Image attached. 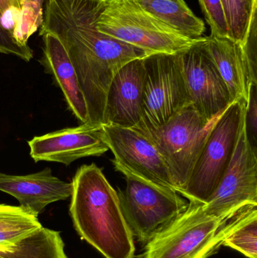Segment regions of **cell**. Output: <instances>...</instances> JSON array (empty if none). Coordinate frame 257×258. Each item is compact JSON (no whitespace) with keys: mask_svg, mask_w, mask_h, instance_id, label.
Wrapping results in <instances>:
<instances>
[{"mask_svg":"<svg viewBox=\"0 0 257 258\" xmlns=\"http://www.w3.org/2000/svg\"><path fill=\"white\" fill-rule=\"evenodd\" d=\"M0 191L15 197L20 207L38 218L48 205L70 198L72 183L57 178L46 168L27 175L0 173Z\"/></svg>","mask_w":257,"mask_h":258,"instance_id":"13","label":"cell"},{"mask_svg":"<svg viewBox=\"0 0 257 258\" xmlns=\"http://www.w3.org/2000/svg\"><path fill=\"white\" fill-rule=\"evenodd\" d=\"M69 215L81 239L105 258H133L134 238L116 189L96 164L83 165L72 180Z\"/></svg>","mask_w":257,"mask_h":258,"instance_id":"1","label":"cell"},{"mask_svg":"<svg viewBox=\"0 0 257 258\" xmlns=\"http://www.w3.org/2000/svg\"><path fill=\"white\" fill-rule=\"evenodd\" d=\"M223 245L257 258V206L244 209L229 221Z\"/></svg>","mask_w":257,"mask_h":258,"instance_id":"19","label":"cell"},{"mask_svg":"<svg viewBox=\"0 0 257 258\" xmlns=\"http://www.w3.org/2000/svg\"><path fill=\"white\" fill-rule=\"evenodd\" d=\"M230 38L240 45L245 43L253 15L256 14L257 0H221Z\"/></svg>","mask_w":257,"mask_h":258,"instance_id":"20","label":"cell"},{"mask_svg":"<svg viewBox=\"0 0 257 258\" xmlns=\"http://www.w3.org/2000/svg\"><path fill=\"white\" fill-rule=\"evenodd\" d=\"M213 36L228 37L229 29L221 0H199Z\"/></svg>","mask_w":257,"mask_h":258,"instance_id":"22","label":"cell"},{"mask_svg":"<svg viewBox=\"0 0 257 258\" xmlns=\"http://www.w3.org/2000/svg\"><path fill=\"white\" fill-rule=\"evenodd\" d=\"M145 68L143 58L124 65L107 92L104 124L135 128L142 117Z\"/></svg>","mask_w":257,"mask_h":258,"instance_id":"12","label":"cell"},{"mask_svg":"<svg viewBox=\"0 0 257 258\" xmlns=\"http://www.w3.org/2000/svg\"><path fill=\"white\" fill-rule=\"evenodd\" d=\"M21 12V0H0V16L2 19L11 17L12 28L18 24Z\"/></svg>","mask_w":257,"mask_h":258,"instance_id":"25","label":"cell"},{"mask_svg":"<svg viewBox=\"0 0 257 258\" xmlns=\"http://www.w3.org/2000/svg\"><path fill=\"white\" fill-rule=\"evenodd\" d=\"M28 144L34 162H59L65 165L81 158L101 156L109 150L103 125L90 123L36 136Z\"/></svg>","mask_w":257,"mask_h":258,"instance_id":"11","label":"cell"},{"mask_svg":"<svg viewBox=\"0 0 257 258\" xmlns=\"http://www.w3.org/2000/svg\"><path fill=\"white\" fill-rule=\"evenodd\" d=\"M44 0H21V12L18 24L11 30L15 39L23 45H28L30 36L37 31L43 22Z\"/></svg>","mask_w":257,"mask_h":258,"instance_id":"21","label":"cell"},{"mask_svg":"<svg viewBox=\"0 0 257 258\" xmlns=\"http://www.w3.org/2000/svg\"><path fill=\"white\" fill-rule=\"evenodd\" d=\"M43 40V54L39 62L46 74L54 77L61 89L69 110L81 123L89 122V111L78 77L60 39L53 33H39Z\"/></svg>","mask_w":257,"mask_h":258,"instance_id":"14","label":"cell"},{"mask_svg":"<svg viewBox=\"0 0 257 258\" xmlns=\"http://www.w3.org/2000/svg\"><path fill=\"white\" fill-rule=\"evenodd\" d=\"M154 18L190 39H199L205 33L203 21L198 18L184 0H131Z\"/></svg>","mask_w":257,"mask_h":258,"instance_id":"16","label":"cell"},{"mask_svg":"<svg viewBox=\"0 0 257 258\" xmlns=\"http://www.w3.org/2000/svg\"><path fill=\"white\" fill-rule=\"evenodd\" d=\"M177 54L158 53L143 58L145 77L142 117L136 128L161 126L189 104Z\"/></svg>","mask_w":257,"mask_h":258,"instance_id":"7","label":"cell"},{"mask_svg":"<svg viewBox=\"0 0 257 258\" xmlns=\"http://www.w3.org/2000/svg\"><path fill=\"white\" fill-rule=\"evenodd\" d=\"M200 204L206 215L226 221L257 206V150L247 138L245 116L226 172L208 201Z\"/></svg>","mask_w":257,"mask_h":258,"instance_id":"8","label":"cell"},{"mask_svg":"<svg viewBox=\"0 0 257 258\" xmlns=\"http://www.w3.org/2000/svg\"><path fill=\"white\" fill-rule=\"evenodd\" d=\"M257 84L250 87L248 101L245 110V125L247 138L252 147L257 150Z\"/></svg>","mask_w":257,"mask_h":258,"instance_id":"24","label":"cell"},{"mask_svg":"<svg viewBox=\"0 0 257 258\" xmlns=\"http://www.w3.org/2000/svg\"><path fill=\"white\" fill-rule=\"evenodd\" d=\"M230 220L209 216L200 203L190 202L184 213L146 244L143 258H208L223 245Z\"/></svg>","mask_w":257,"mask_h":258,"instance_id":"5","label":"cell"},{"mask_svg":"<svg viewBox=\"0 0 257 258\" xmlns=\"http://www.w3.org/2000/svg\"><path fill=\"white\" fill-rule=\"evenodd\" d=\"M217 117L207 122L191 104H188L161 126L154 129L134 128L158 150L178 194L187 186Z\"/></svg>","mask_w":257,"mask_h":258,"instance_id":"3","label":"cell"},{"mask_svg":"<svg viewBox=\"0 0 257 258\" xmlns=\"http://www.w3.org/2000/svg\"><path fill=\"white\" fill-rule=\"evenodd\" d=\"M0 258H68L60 233L42 227L18 242Z\"/></svg>","mask_w":257,"mask_h":258,"instance_id":"17","label":"cell"},{"mask_svg":"<svg viewBox=\"0 0 257 258\" xmlns=\"http://www.w3.org/2000/svg\"><path fill=\"white\" fill-rule=\"evenodd\" d=\"M97 27L103 33L149 54H177L202 38L190 39L179 34L131 0H104Z\"/></svg>","mask_w":257,"mask_h":258,"instance_id":"2","label":"cell"},{"mask_svg":"<svg viewBox=\"0 0 257 258\" xmlns=\"http://www.w3.org/2000/svg\"><path fill=\"white\" fill-rule=\"evenodd\" d=\"M202 37L188 49L178 53L189 104L207 122L224 111L234 100L203 45Z\"/></svg>","mask_w":257,"mask_h":258,"instance_id":"10","label":"cell"},{"mask_svg":"<svg viewBox=\"0 0 257 258\" xmlns=\"http://www.w3.org/2000/svg\"><path fill=\"white\" fill-rule=\"evenodd\" d=\"M0 54H13L25 61L29 62L33 57V51L28 45L20 43L10 29L5 27L0 16Z\"/></svg>","mask_w":257,"mask_h":258,"instance_id":"23","label":"cell"},{"mask_svg":"<svg viewBox=\"0 0 257 258\" xmlns=\"http://www.w3.org/2000/svg\"><path fill=\"white\" fill-rule=\"evenodd\" d=\"M42 227L37 217L20 206L0 204V251L10 250Z\"/></svg>","mask_w":257,"mask_h":258,"instance_id":"18","label":"cell"},{"mask_svg":"<svg viewBox=\"0 0 257 258\" xmlns=\"http://www.w3.org/2000/svg\"><path fill=\"white\" fill-rule=\"evenodd\" d=\"M116 171L153 186L176 191L168 168L153 144L137 129L102 125Z\"/></svg>","mask_w":257,"mask_h":258,"instance_id":"9","label":"cell"},{"mask_svg":"<svg viewBox=\"0 0 257 258\" xmlns=\"http://www.w3.org/2000/svg\"><path fill=\"white\" fill-rule=\"evenodd\" d=\"M203 45L226 83L234 101H248L252 85L257 84L244 57L242 45L229 37L211 35Z\"/></svg>","mask_w":257,"mask_h":258,"instance_id":"15","label":"cell"},{"mask_svg":"<svg viewBox=\"0 0 257 258\" xmlns=\"http://www.w3.org/2000/svg\"><path fill=\"white\" fill-rule=\"evenodd\" d=\"M126 188L117 192L124 218L133 238L150 242L168 227L189 206L176 191L126 176Z\"/></svg>","mask_w":257,"mask_h":258,"instance_id":"6","label":"cell"},{"mask_svg":"<svg viewBox=\"0 0 257 258\" xmlns=\"http://www.w3.org/2000/svg\"><path fill=\"white\" fill-rule=\"evenodd\" d=\"M246 106L244 100L235 101L217 117L180 195L197 203H206L212 195L232 160Z\"/></svg>","mask_w":257,"mask_h":258,"instance_id":"4","label":"cell"}]
</instances>
